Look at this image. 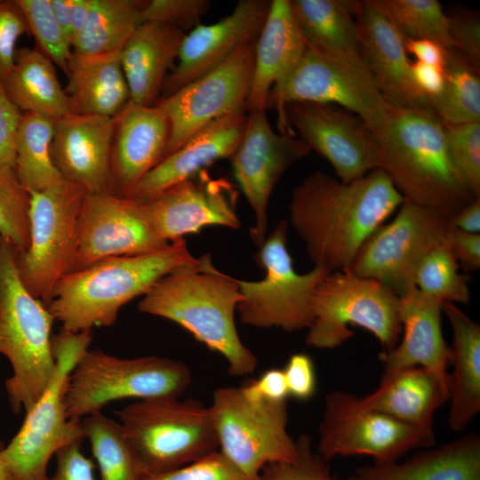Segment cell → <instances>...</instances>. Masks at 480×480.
Wrapping results in <instances>:
<instances>
[{"instance_id": "6da1fadb", "label": "cell", "mask_w": 480, "mask_h": 480, "mask_svg": "<svg viewBox=\"0 0 480 480\" xmlns=\"http://www.w3.org/2000/svg\"><path fill=\"white\" fill-rule=\"evenodd\" d=\"M403 202L381 169L349 183L317 171L293 189L288 225L303 241L314 266L345 270Z\"/></svg>"}, {"instance_id": "7a4b0ae2", "label": "cell", "mask_w": 480, "mask_h": 480, "mask_svg": "<svg viewBox=\"0 0 480 480\" xmlns=\"http://www.w3.org/2000/svg\"><path fill=\"white\" fill-rule=\"evenodd\" d=\"M370 132L380 169L404 200L452 217L478 198L452 157L444 124L431 108L390 104Z\"/></svg>"}, {"instance_id": "3957f363", "label": "cell", "mask_w": 480, "mask_h": 480, "mask_svg": "<svg viewBox=\"0 0 480 480\" xmlns=\"http://www.w3.org/2000/svg\"><path fill=\"white\" fill-rule=\"evenodd\" d=\"M238 280L217 269L206 254L198 263L162 277L142 296L138 308L177 324L221 355L233 377L247 376L255 371L258 359L241 340L236 325L243 300Z\"/></svg>"}, {"instance_id": "277c9868", "label": "cell", "mask_w": 480, "mask_h": 480, "mask_svg": "<svg viewBox=\"0 0 480 480\" xmlns=\"http://www.w3.org/2000/svg\"><path fill=\"white\" fill-rule=\"evenodd\" d=\"M199 260L183 238L152 252L108 258L66 275L47 307L61 329L69 332L109 327L125 304L145 295L169 273Z\"/></svg>"}, {"instance_id": "5b68a950", "label": "cell", "mask_w": 480, "mask_h": 480, "mask_svg": "<svg viewBox=\"0 0 480 480\" xmlns=\"http://www.w3.org/2000/svg\"><path fill=\"white\" fill-rule=\"evenodd\" d=\"M54 321L48 307L22 282L14 248L0 237V354L12 369L5 388L14 412H27L53 375Z\"/></svg>"}, {"instance_id": "8992f818", "label": "cell", "mask_w": 480, "mask_h": 480, "mask_svg": "<svg viewBox=\"0 0 480 480\" xmlns=\"http://www.w3.org/2000/svg\"><path fill=\"white\" fill-rule=\"evenodd\" d=\"M192 380L190 369L179 360L122 358L88 348L69 375L64 404L68 418L82 420L116 400L180 397Z\"/></svg>"}, {"instance_id": "52a82bcc", "label": "cell", "mask_w": 480, "mask_h": 480, "mask_svg": "<svg viewBox=\"0 0 480 480\" xmlns=\"http://www.w3.org/2000/svg\"><path fill=\"white\" fill-rule=\"evenodd\" d=\"M91 341V330L74 332L61 329L52 336L53 375L4 448L14 480H46L51 457L66 444L84 439L82 420L68 417L64 396L69 375Z\"/></svg>"}, {"instance_id": "ba28073f", "label": "cell", "mask_w": 480, "mask_h": 480, "mask_svg": "<svg viewBox=\"0 0 480 480\" xmlns=\"http://www.w3.org/2000/svg\"><path fill=\"white\" fill-rule=\"evenodd\" d=\"M116 414L148 474L180 468L219 450L210 407L201 401L137 400Z\"/></svg>"}, {"instance_id": "9c48e42d", "label": "cell", "mask_w": 480, "mask_h": 480, "mask_svg": "<svg viewBox=\"0 0 480 480\" xmlns=\"http://www.w3.org/2000/svg\"><path fill=\"white\" fill-rule=\"evenodd\" d=\"M293 102L332 104L359 116L369 130L377 126L391 103L380 92L359 54L324 51L307 44L290 75L275 85L266 110L276 108L281 132H289L284 108Z\"/></svg>"}, {"instance_id": "30bf717a", "label": "cell", "mask_w": 480, "mask_h": 480, "mask_svg": "<svg viewBox=\"0 0 480 480\" xmlns=\"http://www.w3.org/2000/svg\"><path fill=\"white\" fill-rule=\"evenodd\" d=\"M398 304L399 297L374 279L348 269L330 272L316 290L305 342L332 349L352 338L349 326L356 325L371 332L382 351L391 350L402 334Z\"/></svg>"}, {"instance_id": "8fae6325", "label": "cell", "mask_w": 480, "mask_h": 480, "mask_svg": "<svg viewBox=\"0 0 480 480\" xmlns=\"http://www.w3.org/2000/svg\"><path fill=\"white\" fill-rule=\"evenodd\" d=\"M288 227L287 220H280L258 247L255 260L264 278L238 280L243 300L236 313L246 325L295 332L308 330L312 323L316 290L331 271L320 266L303 274L295 271L287 249Z\"/></svg>"}, {"instance_id": "7c38bea8", "label": "cell", "mask_w": 480, "mask_h": 480, "mask_svg": "<svg viewBox=\"0 0 480 480\" xmlns=\"http://www.w3.org/2000/svg\"><path fill=\"white\" fill-rule=\"evenodd\" d=\"M219 451L252 480L273 463L292 462L299 445L287 430L286 401L248 398L241 388L223 387L209 405Z\"/></svg>"}, {"instance_id": "4fadbf2b", "label": "cell", "mask_w": 480, "mask_h": 480, "mask_svg": "<svg viewBox=\"0 0 480 480\" xmlns=\"http://www.w3.org/2000/svg\"><path fill=\"white\" fill-rule=\"evenodd\" d=\"M29 195V243L25 251L16 253V262L28 290L48 306L57 284L71 272L87 193L63 179Z\"/></svg>"}, {"instance_id": "5bb4252c", "label": "cell", "mask_w": 480, "mask_h": 480, "mask_svg": "<svg viewBox=\"0 0 480 480\" xmlns=\"http://www.w3.org/2000/svg\"><path fill=\"white\" fill-rule=\"evenodd\" d=\"M452 228L450 217L404 200L395 218L364 243L348 270L380 282L400 297L415 287L420 264L447 242Z\"/></svg>"}, {"instance_id": "9a60e30c", "label": "cell", "mask_w": 480, "mask_h": 480, "mask_svg": "<svg viewBox=\"0 0 480 480\" xmlns=\"http://www.w3.org/2000/svg\"><path fill=\"white\" fill-rule=\"evenodd\" d=\"M435 442V433L367 408L352 393L333 390L325 396L316 453L326 462L340 456H368L373 463H389Z\"/></svg>"}, {"instance_id": "2e32d148", "label": "cell", "mask_w": 480, "mask_h": 480, "mask_svg": "<svg viewBox=\"0 0 480 480\" xmlns=\"http://www.w3.org/2000/svg\"><path fill=\"white\" fill-rule=\"evenodd\" d=\"M255 43L241 45L217 68L156 103L171 128L164 159L212 122L246 111Z\"/></svg>"}, {"instance_id": "e0dca14e", "label": "cell", "mask_w": 480, "mask_h": 480, "mask_svg": "<svg viewBox=\"0 0 480 480\" xmlns=\"http://www.w3.org/2000/svg\"><path fill=\"white\" fill-rule=\"evenodd\" d=\"M310 151L292 132H275L265 110L247 112L243 136L230 160L234 177L254 215L250 236L257 247L267 236L272 191L285 172Z\"/></svg>"}, {"instance_id": "ac0fdd59", "label": "cell", "mask_w": 480, "mask_h": 480, "mask_svg": "<svg viewBox=\"0 0 480 480\" xmlns=\"http://www.w3.org/2000/svg\"><path fill=\"white\" fill-rule=\"evenodd\" d=\"M168 244L156 233L144 203L112 192L87 194L71 272L111 257L152 252Z\"/></svg>"}, {"instance_id": "d6986e66", "label": "cell", "mask_w": 480, "mask_h": 480, "mask_svg": "<svg viewBox=\"0 0 480 480\" xmlns=\"http://www.w3.org/2000/svg\"><path fill=\"white\" fill-rule=\"evenodd\" d=\"M284 116L298 138L332 164L340 181L349 183L380 169L373 136L356 115L332 104L293 102L285 106Z\"/></svg>"}, {"instance_id": "ffe728a7", "label": "cell", "mask_w": 480, "mask_h": 480, "mask_svg": "<svg viewBox=\"0 0 480 480\" xmlns=\"http://www.w3.org/2000/svg\"><path fill=\"white\" fill-rule=\"evenodd\" d=\"M236 200V190L228 180L203 170L142 203L156 233L170 243L206 227L239 228Z\"/></svg>"}, {"instance_id": "44dd1931", "label": "cell", "mask_w": 480, "mask_h": 480, "mask_svg": "<svg viewBox=\"0 0 480 480\" xmlns=\"http://www.w3.org/2000/svg\"><path fill=\"white\" fill-rule=\"evenodd\" d=\"M270 3L241 0L231 13L220 20L209 25L199 24L186 33L176 68L164 82L163 98L217 68L241 45L256 42Z\"/></svg>"}, {"instance_id": "7402d4cb", "label": "cell", "mask_w": 480, "mask_h": 480, "mask_svg": "<svg viewBox=\"0 0 480 480\" xmlns=\"http://www.w3.org/2000/svg\"><path fill=\"white\" fill-rule=\"evenodd\" d=\"M356 23L360 57L385 100L395 106L431 108L413 82L405 38L382 1H362Z\"/></svg>"}, {"instance_id": "603a6c76", "label": "cell", "mask_w": 480, "mask_h": 480, "mask_svg": "<svg viewBox=\"0 0 480 480\" xmlns=\"http://www.w3.org/2000/svg\"><path fill=\"white\" fill-rule=\"evenodd\" d=\"M114 127L115 117L104 116L69 113L54 120L51 153L62 178L87 194L113 193Z\"/></svg>"}, {"instance_id": "cb8c5ba5", "label": "cell", "mask_w": 480, "mask_h": 480, "mask_svg": "<svg viewBox=\"0 0 480 480\" xmlns=\"http://www.w3.org/2000/svg\"><path fill=\"white\" fill-rule=\"evenodd\" d=\"M171 128L157 106L131 100L115 116L111 169L113 193L128 196L138 182L164 157Z\"/></svg>"}, {"instance_id": "d4e9b609", "label": "cell", "mask_w": 480, "mask_h": 480, "mask_svg": "<svg viewBox=\"0 0 480 480\" xmlns=\"http://www.w3.org/2000/svg\"><path fill=\"white\" fill-rule=\"evenodd\" d=\"M444 303L416 287L399 297L403 336L394 348L380 353L384 372L423 367L447 386L450 348L442 331Z\"/></svg>"}, {"instance_id": "484cf974", "label": "cell", "mask_w": 480, "mask_h": 480, "mask_svg": "<svg viewBox=\"0 0 480 480\" xmlns=\"http://www.w3.org/2000/svg\"><path fill=\"white\" fill-rule=\"evenodd\" d=\"M246 119L247 112L238 111L212 122L149 171L128 197L146 202L214 162L230 158L241 140Z\"/></svg>"}, {"instance_id": "4316f807", "label": "cell", "mask_w": 480, "mask_h": 480, "mask_svg": "<svg viewBox=\"0 0 480 480\" xmlns=\"http://www.w3.org/2000/svg\"><path fill=\"white\" fill-rule=\"evenodd\" d=\"M307 48L289 0H273L255 43L246 111L265 110L271 89L295 68Z\"/></svg>"}, {"instance_id": "83f0119b", "label": "cell", "mask_w": 480, "mask_h": 480, "mask_svg": "<svg viewBox=\"0 0 480 480\" xmlns=\"http://www.w3.org/2000/svg\"><path fill=\"white\" fill-rule=\"evenodd\" d=\"M185 36L166 23L145 22L135 29L119 54L132 102L155 105Z\"/></svg>"}, {"instance_id": "f1b7e54d", "label": "cell", "mask_w": 480, "mask_h": 480, "mask_svg": "<svg viewBox=\"0 0 480 480\" xmlns=\"http://www.w3.org/2000/svg\"><path fill=\"white\" fill-rule=\"evenodd\" d=\"M367 408L435 433L434 415L448 400L447 386L431 371L411 367L384 372L379 387L360 397Z\"/></svg>"}, {"instance_id": "f546056e", "label": "cell", "mask_w": 480, "mask_h": 480, "mask_svg": "<svg viewBox=\"0 0 480 480\" xmlns=\"http://www.w3.org/2000/svg\"><path fill=\"white\" fill-rule=\"evenodd\" d=\"M443 313L452 332L449 347L452 368L447 374L448 424L462 431L480 412V324L454 303L444 302Z\"/></svg>"}, {"instance_id": "4dcf8cb0", "label": "cell", "mask_w": 480, "mask_h": 480, "mask_svg": "<svg viewBox=\"0 0 480 480\" xmlns=\"http://www.w3.org/2000/svg\"><path fill=\"white\" fill-rule=\"evenodd\" d=\"M348 480H480V436L465 435L403 462L356 468Z\"/></svg>"}, {"instance_id": "1f68e13d", "label": "cell", "mask_w": 480, "mask_h": 480, "mask_svg": "<svg viewBox=\"0 0 480 480\" xmlns=\"http://www.w3.org/2000/svg\"><path fill=\"white\" fill-rule=\"evenodd\" d=\"M119 54L84 56L72 52L66 73L69 113L115 117L130 101Z\"/></svg>"}, {"instance_id": "d6a6232c", "label": "cell", "mask_w": 480, "mask_h": 480, "mask_svg": "<svg viewBox=\"0 0 480 480\" xmlns=\"http://www.w3.org/2000/svg\"><path fill=\"white\" fill-rule=\"evenodd\" d=\"M4 92L21 113L57 120L70 111L53 62L36 48L17 49L14 64L1 81Z\"/></svg>"}, {"instance_id": "836d02e7", "label": "cell", "mask_w": 480, "mask_h": 480, "mask_svg": "<svg viewBox=\"0 0 480 480\" xmlns=\"http://www.w3.org/2000/svg\"><path fill=\"white\" fill-rule=\"evenodd\" d=\"M289 2L297 25L308 44L324 51L359 54L356 14L362 1Z\"/></svg>"}, {"instance_id": "e575fe53", "label": "cell", "mask_w": 480, "mask_h": 480, "mask_svg": "<svg viewBox=\"0 0 480 480\" xmlns=\"http://www.w3.org/2000/svg\"><path fill=\"white\" fill-rule=\"evenodd\" d=\"M145 2L135 0H91L85 25L74 42L73 52L84 56L120 53L141 24Z\"/></svg>"}, {"instance_id": "d590c367", "label": "cell", "mask_w": 480, "mask_h": 480, "mask_svg": "<svg viewBox=\"0 0 480 480\" xmlns=\"http://www.w3.org/2000/svg\"><path fill=\"white\" fill-rule=\"evenodd\" d=\"M53 132L54 120L21 114L14 143V169L28 192L45 189L63 180L52 157Z\"/></svg>"}, {"instance_id": "8d00e7d4", "label": "cell", "mask_w": 480, "mask_h": 480, "mask_svg": "<svg viewBox=\"0 0 480 480\" xmlns=\"http://www.w3.org/2000/svg\"><path fill=\"white\" fill-rule=\"evenodd\" d=\"M100 480H146L148 471L122 426L102 412L82 419Z\"/></svg>"}, {"instance_id": "74e56055", "label": "cell", "mask_w": 480, "mask_h": 480, "mask_svg": "<svg viewBox=\"0 0 480 480\" xmlns=\"http://www.w3.org/2000/svg\"><path fill=\"white\" fill-rule=\"evenodd\" d=\"M478 69L456 50H447L444 87L431 102V109L445 125L480 122Z\"/></svg>"}, {"instance_id": "f35d334b", "label": "cell", "mask_w": 480, "mask_h": 480, "mask_svg": "<svg viewBox=\"0 0 480 480\" xmlns=\"http://www.w3.org/2000/svg\"><path fill=\"white\" fill-rule=\"evenodd\" d=\"M405 39L434 41L446 50H453L450 17L436 0H381Z\"/></svg>"}, {"instance_id": "ab89813d", "label": "cell", "mask_w": 480, "mask_h": 480, "mask_svg": "<svg viewBox=\"0 0 480 480\" xmlns=\"http://www.w3.org/2000/svg\"><path fill=\"white\" fill-rule=\"evenodd\" d=\"M468 280L459 273V263L446 242L421 261L415 276V287L443 302L466 305L471 298Z\"/></svg>"}, {"instance_id": "60d3db41", "label": "cell", "mask_w": 480, "mask_h": 480, "mask_svg": "<svg viewBox=\"0 0 480 480\" xmlns=\"http://www.w3.org/2000/svg\"><path fill=\"white\" fill-rule=\"evenodd\" d=\"M30 195L12 166L0 165V237L20 253L29 243Z\"/></svg>"}, {"instance_id": "b9f144b4", "label": "cell", "mask_w": 480, "mask_h": 480, "mask_svg": "<svg viewBox=\"0 0 480 480\" xmlns=\"http://www.w3.org/2000/svg\"><path fill=\"white\" fill-rule=\"evenodd\" d=\"M25 17L37 50L65 74L72 56L67 39L54 13L52 0H16Z\"/></svg>"}, {"instance_id": "7bdbcfd3", "label": "cell", "mask_w": 480, "mask_h": 480, "mask_svg": "<svg viewBox=\"0 0 480 480\" xmlns=\"http://www.w3.org/2000/svg\"><path fill=\"white\" fill-rule=\"evenodd\" d=\"M445 129L452 157L469 189L479 197L480 122L445 125Z\"/></svg>"}, {"instance_id": "ee69618b", "label": "cell", "mask_w": 480, "mask_h": 480, "mask_svg": "<svg viewBox=\"0 0 480 480\" xmlns=\"http://www.w3.org/2000/svg\"><path fill=\"white\" fill-rule=\"evenodd\" d=\"M297 443L299 457L296 460L266 466L259 480H336L327 462L313 452L308 435H301Z\"/></svg>"}, {"instance_id": "f6af8a7d", "label": "cell", "mask_w": 480, "mask_h": 480, "mask_svg": "<svg viewBox=\"0 0 480 480\" xmlns=\"http://www.w3.org/2000/svg\"><path fill=\"white\" fill-rule=\"evenodd\" d=\"M146 480H252L219 450L180 468L148 474Z\"/></svg>"}, {"instance_id": "bcb514c9", "label": "cell", "mask_w": 480, "mask_h": 480, "mask_svg": "<svg viewBox=\"0 0 480 480\" xmlns=\"http://www.w3.org/2000/svg\"><path fill=\"white\" fill-rule=\"evenodd\" d=\"M211 3L206 0H151L145 2L140 11V21L166 23L193 28L199 25L200 18L208 11Z\"/></svg>"}, {"instance_id": "7dc6e473", "label": "cell", "mask_w": 480, "mask_h": 480, "mask_svg": "<svg viewBox=\"0 0 480 480\" xmlns=\"http://www.w3.org/2000/svg\"><path fill=\"white\" fill-rule=\"evenodd\" d=\"M28 32L16 0H0V82L13 67L19 38Z\"/></svg>"}, {"instance_id": "c3c4849f", "label": "cell", "mask_w": 480, "mask_h": 480, "mask_svg": "<svg viewBox=\"0 0 480 480\" xmlns=\"http://www.w3.org/2000/svg\"><path fill=\"white\" fill-rule=\"evenodd\" d=\"M289 396L299 401L312 398L316 391L313 359L306 353L292 354L283 368Z\"/></svg>"}, {"instance_id": "681fc988", "label": "cell", "mask_w": 480, "mask_h": 480, "mask_svg": "<svg viewBox=\"0 0 480 480\" xmlns=\"http://www.w3.org/2000/svg\"><path fill=\"white\" fill-rule=\"evenodd\" d=\"M450 32L453 50H456L472 66L479 68V20L472 17H450Z\"/></svg>"}, {"instance_id": "f907efd6", "label": "cell", "mask_w": 480, "mask_h": 480, "mask_svg": "<svg viewBox=\"0 0 480 480\" xmlns=\"http://www.w3.org/2000/svg\"><path fill=\"white\" fill-rule=\"evenodd\" d=\"M76 441L66 444L55 453L57 468L46 480H94L92 460L82 452L81 443Z\"/></svg>"}, {"instance_id": "816d5d0a", "label": "cell", "mask_w": 480, "mask_h": 480, "mask_svg": "<svg viewBox=\"0 0 480 480\" xmlns=\"http://www.w3.org/2000/svg\"><path fill=\"white\" fill-rule=\"evenodd\" d=\"M21 114L0 82V165L14 167V143Z\"/></svg>"}, {"instance_id": "f5cc1de1", "label": "cell", "mask_w": 480, "mask_h": 480, "mask_svg": "<svg viewBox=\"0 0 480 480\" xmlns=\"http://www.w3.org/2000/svg\"><path fill=\"white\" fill-rule=\"evenodd\" d=\"M240 388L252 400L283 402L289 396L284 371L280 368L268 369L259 378Z\"/></svg>"}, {"instance_id": "db71d44e", "label": "cell", "mask_w": 480, "mask_h": 480, "mask_svg": "<svg viewBox=\"0 0 480 480\" xmlns=\"http://www.w3.org/2000/svg\"><path fill=\"white\" fill-rule=\"evenodd\" d=\"M52 5L59 24L72 46L85 25L91 0H52Z\"/></svg>"}, {"instance_id": "11a10c76", "label": "cell", "mask_w": 480, "mask_h": 480, "mask_svg": "<svg viewBox=\"0 0 480 480\" xmlns=\"http://www.w3.org/2000/svg\"><path fill=\"white\" fill-rule=\"evenodd\" d=\"M447 244L458 263L466 271L480 268V234L468 233L452 228Z\"/></svg>"}, {"instance_id": "9f6ffc18", "label": "cell", "mask_w": 480, "mask_h": 480, "mask_svg": "<svg viewBox=\"0 0 480 480\" xmlns=\"http://www.w3.org/2000/svg\"><path fill=\"white\" fill-rule=\"evenodd\" d=\"M411 72L413 82L420 92L428 99L430 105L444 90L445 83L444 68L412 61Z\"/></svg>"}, {"instance_id": "6f0895ef", "label": "cell", "mask_w": 480, "mask_h": 480, "mask_svg": "<svg viewBox=\"0 0 480 480\" xmlns=\"http://www.w3.org/2000/svg\"><path fill=\"white\" fill-rule=\"evenodd\" d=\"M405 49L416 61L444 68L447 50L439 44L427 39H405Z\"/></svg>"}, {"instance_id": "680465c9", "label": "cell", "mask_w": 480, "mask_h": 480, "mask_svg": "<svg viewBox=\"0 0 480 480\" xmlns=\"http://www.w3.org/2000/svg\"><path fill=\"white\" fill-rule=\"evenodd\" d=\"M450 221L459 230L480 234V197L450 217Z\"/></svg>"}, {"instance_id": "91938a15", "label": "cell", "mask_w": 480, "mask_h": 480, "mask_svg": "<svg viewBox=\"0 0 480 480\" xmlns=\"http://www.w3.org/2000/svg\"><path fill=\"white\" fill-rule=\"evenodd\" d=\"M4 444L0 441V480H14L12 471L4 457Z\"/></svg>"}]
</instances>
